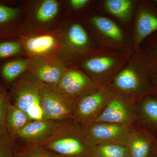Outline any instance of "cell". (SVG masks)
<instances>
[{
    "instance_id": "cell-1",
    "label": "cell",
    "mask_w": 157,
    "mask_h": 157,
    "mask_svg": "<svg viewBox=\"0 0 157 157\" xmlns=\"http://www.w3.org/2000/svg\"><path fill=\"white\" fill-rule=\"evenodd\" d=\"M154 59L142 50L136 51L107 83L113 93L137 103L154 94L153 71Z\"/></svg>"
},
{
    "instance_id": "cell-2",
    "label": "cell",
    "mask_w": 157,
    "mask_h": 157,
    "mask_svg": "<svg viewBox=\"0 0 157 157\" xmlns=\"http://www.w3.org/2000/svg\"><path fill=\"white\" fill-rule=\"evenodd\" d=\"M122 52L99 53L85 61L82 67L92 79L99 84H107L130 58Z\"/></svg>"
},
{
    "instance_id": "cell-3",
    "label": "cell",
    "mask_w": 157,
    "mask_h": 157,
    "mask_svg": "<svg viewBox=\"0 0 157 157\" xmlns=\"http://www.w3.org/2000/svg\"><path fill=\"white\" fill-rule=\"evenodd\" d=\"M113 93L107 84H101L95 90L74 102L73 114L85 126L94 122L101 114Z\"/></svg>"
},
{
    "instance_id": "cell-4",
    "label": "cell",
    "mask_w": 157,
    "mask_h": 157,
    "mask_svg": "<svg viewBox=\"0 0 157 157\" xmlns=\"http://www.w3.org/2000/svg\"><path fill=\"white\" fill-rule=\"evenodd\" d=\"M137 103L113 94L94 122L108 123L132 127L136 124Z\"/></svg>"
},
{
    "instance_id": "cell-5",
    "label": "cell",
    "mask_w": 157,
    "mask_h": 157,
    "mask_svg": "<svg viewBox=\"0 0 157 157\" xmlns=\"http://www.w3.org/2000/svg\"><path fill=\"white\" fill-rule=\"evenodd\" d=\"M131 127L108 123L93 122L84 130L94 145L117 144L126 146Z\"/></svg>"
},
{
    "instance_id": "cell-6",
    "label": "cell",
    "mask_w": 157,
    "mask_h": 157,
    "mask_svg": "<svg viewBox=\"0 0 157 157\" xmlns=\"http://www.w3.org/2000/svg\"><path fill=\"white\" fill-rule=\"evenodd\" d=\"M95 145L84 129L74 130L68 135L54 140L48 148L63 155L78 157L87 154L90 156Z\"/></svg>"
},
{
    "instance_id": "cell-7",
    "label": "cell",
    "mask_w": 157,
    "mask_h": 157,
    "mask_svg": "<svg viewBox=\"0 0 157 157\" xmlns=\"http://www.w3.org/2000/svg\"><path fill=\"white\" fill-rule=\"evenodd\" d=\"M134 32V47L140 50V45L147 38L157 33V5L154 2H141L138 7Z\"/></svg>"
},
{
    "instance_id": "cell-8",
    "label": "cell",
    "mask_w": 157,
    "mask_h": 157,
    "mask_svg": "<svg viewBox=\"0 0 157 157\" xmlns=\"http://www.w3.org/2000/svg\"><path fill=\"white\" fill-rule=\"evenodd\" d=\"M40 103L46 119H63L73 114L74 101L48 88H40Z\"/></svg>"
},
{
    "instance_id": "cell-9",
    "label": "cell",
    "mask_w": 157,
    "mask_h": 157,
    "mask_svg": "<svg viewBox=\"0 0 157 157\" xmlns=\"http://www.w3.org/2000/svg\"><path fill=\"white\" fill-rule=\"evenodd\" d=\"M100 85L80 71L72 70L64 74L59 87L63 95L73 101V98H79L97 89Z\"/></svg>"
},
{
    "instance_id": "cell-10",
    "label": "cell",
    "mask_w": 157,
    "mask_h": 157,
    "mask_svg": "<svg viewBox=\"0 0 157 157\" xmlns=\"http://www.w3.org/2000/svg\"><path fill=\"white\" fill-rule=\"evenodd\" d=\"M136 124L157 139V97L149 95L141 98L136 104Z\"/></svg>"
},
{
    "instance_id": "cell-11",
    "label": "cell",
    "mask_w": 157,
    "mask_h": 157,
    "mask_svg": "<svg viewBox=\"0 0 157 157\" xmlns=\"http://www.w3.org/2000/svg\"><path fill=\"white\" fill-rule=\"evenodd\" d=\"M98 36L105 44L117 48L122 47L125 38L123 31L112 20L101 16H94L91 19Z\"/></svg>"
},
{
    "instance_id": "cell-12",
    "label": "cell",
    "mask_w": 157,
    "mask_h": 157,
    "mask_svg": "<svg viewBox=\"0 0 157 157\" xmlns=\"http://www.w3.org/2000/svg\"><path fill=\"white\" fill-rule=\"evenodd\" d=\"M154 140L143 129L131 127L126 144L130 157H148Z\"/></svg>"
},
{
    "instance_id": "cell-13",
    "label": "cell",
    "mask_w": 157,
    "mask_h": 157,
    "mask_svg": "<svg viewBox=\"0 0 157 157\" xmlns=\"http://www.w3.org/2000/svg\"><path fill=\"white\" fill-rule=\"evenodd\" d=\"M56 39L49 35L31 37L25 42L26 48L31 54L42 55L52 50L56 45Z\"/></svg>"
},
{
    "instance_id": "cell-14",
    "label": "cell",
    "mask_w": 157,
    "mask_h": 157,
    "mask_svg": "<svg viewBox=\"0 0 157 157\" xmlns=\"http://www.w3.org/2000/svg\"><path fill=\"white\" fill-rule=\"evenodd\" d=\"M40 101V89L27 85L17 91L15 99V106L26 113L28 109Z\"/></svg>"
},
{
    "instance_id": "cell-15",
    "label": "cell",
    "mask_w": 157,
    "mask_h": 157,
    "mask_svg": "<svg viewBox=\"0 0 157 157\" xmlns=\"http://www.w3.org/2000/svg\"><path fill=\"white\" fill-rule=\"evenodd\" d=\"M67 40L71 48L76 51L84 50L88 48L90 40L84 28L78 23H74L68 29Z\"/></svg>"
},
{
    "instance_id": "cell-16",
    "label": "cell",
    "mask_w": 157,
    "mask_h": 157,
    "mask_svg": "<svg viewBox=\"0 0 157 157\" xmlns=\"http://www.w3.org/2000/svg\"><path fill=\"white\" fill-rule=\"evenodd\" d=\"M133 6L131 0H107L104 5L109 13L125 22L131 18Z\"/></svg>"
},
{
    "instance_id": "cell-17",
    "label": "cell",
    "mask_w": 157,
    "mask_h": 157,
    "mask_svg": "<svg viewBox=\"0 0 157 157\" xmlns=\"http://www.w3.org/2000/svg\"><path fill=\"white\" fill-rule=\"evenodd\" d=\"M66 72L60 67L50 64H44L37 68L36 75L44 82L49 84L59 83Z\"/></svg>"
},
{
    "instance_id": "cell-18",
    "label": "cell",
    "mask_w": 157,
    "mask_h": 157,
    "mask_svg": "<svg viewBox=\"0 0 157 157\" xmlns=\"http://www.w3.org/2000/svg\"><path fill=\"white\" fill-rule=\"evenodd\" d=\"M90 157H130L126 146L117 144L95 145Z\"/></svg>"
},
{
    "instance_id": "cell-19",
    "label": "cell",
    "mask_w": 157,
    "mask_h": 157,
    "mask_svg": "<svg viewBox=\"0 0 157 157\" xmlns=\"http://www.w3.org/2000/svg\"><path fill=\"white\" fill-rule=\"evenodd\" d=\"M50 124L43 121L29 123L18 132L20 137L25 139H35L45 135L50 129Z\"/></svg>"
},
{
    "instance_id": "cell-20",
    "label": "cell",
    "mask_w": 157,
    "mask_h": 157,
    "mask_svg": "<svg viewBox=\"0 0 157 157\" xmlns=\"http://www.w3.org/2000/svg\"><path fill=\"white\" fill-rule=\"evenodd\" d=\"M26 113L16 106L8 107L7 119L9 127L14 132H18L29 123V119Z\"/></svg>"
},
{
    "instance_id": "cell-21",
    "label": "cell",
    "mask_w": 157,
    "mask_h": 157,
    "mask_svg": "<svg viewBox=\"0 0 157 157\" xmlns=\"http://www.w3.org/2000/svg\"><path fill=\"white\" fill-rule=\"evenodd\" d=\"M58 11L59 4L57 1L46 0L39 6L36 13V18L40 22H47L55 17Z\"/></svg>"
},
{
    "instance_id": "cell-22",
    "label": "cell",
    "mask_w": 157,
    "mask_h": 157,
    "mask_svg": "<svg viewBox=\"0 0 157 157\" xmlns=\"http://www.w3.org/2000/svg\"><path fill=\"white\" fill-rule=\"evenodd\" d=\"M28 63L25 60H15L6 63L3 67L2 74L8 81H12L17 78L27 69Z\"/></svg>"
},
{
    "instance_id": "cell-23",
    "label": "cell",
    "mask_w": 157,
    "mask_h": 157,
    "mask_svg": "<svg viewBox=\"0 0 157 157\" xmlns=\"http://www.w3.org/2000/svg\"><path fill=\"white\" fill-rule=\"evenodd\" d=\"M21 46L19 43L6 42L0 43V58H6L19 52Z\"/></svg>"
},
{
    "instance_id": "cell-24",
    "label": "cell",
    "mask_w": 157,
    "mask_h": 157,
    "mask_svg": "<svg viewBox=\"0 0 157 157\" xmlns=\"http://www.w3.org/2000/svg\"><path fill=\"white\" fill-rule=\"evenodd\" d=\"M142 44L144 45L142 50L157 60V33L147 38Z\"/></svg>"
},
{
    "instance_id": "cell-25",
    "label": "cell",
    "mask_w": 157,
    "mask_h": 157,
    "mask_svg": "<svg viewBox=\"0 0 157 157\" xmlns=\"http://www.w3.org/2000/svg\"><path fill=\"white\" fill-rule=\"evenodd\" d=\"M18 9L0 5V24L5 23L17 16Z\"/></svg>"
},
{
    "instance_id": "cell-26",
    "label": "cell",
    "mask_w": 157,
    "mask_h": 157,
    "mask_svg": "<svg viewBox=\"0 0 157 157\" xmlns=\"http://www.w3.org/2000/svg\"><path fill=\"white\" fill-rule=\"evenodd\" d=\"M29 118L35 121L43 120L44 117V112L40 102H37L31 107L26 113Z\"/></svg>"
},
{
    "instance_id": "cell-27",
    "label": "cell",
    "mask_w": 157,
    "mask_h": 157,
    "mask_svg": "<svg viewBox=\"0 0 157 157\" xmlns=\"http://www.w3.org/2000/svg\"><path fill=\"white\" fill-rule=\"evenodd\" d=\"M8 108H6V103L2 94L0 93V134L5 128L6 117Z\"/></svg>"
},
{
    "instance_id": "cell-28",
    "label": "cell",
    "mask_w": 157,
    "mask_h": 157,
    "mask_svg": "<svg viewBox=\"0 0 157 157\" xmlns=\"http://www.w3.org/2000/svg\"><path fill=\"white\" fill-rule=\"evenodd\" d=\"M89 2L88 0H71L70 3L73 9L78 10L85 7Z\"/></svg>"
},
{
    "instance_id": "cell-29",
    "label": "cell",
    "mask_w": 157,
    "mask_h": 157,
    "mask_svg": "<svg viewBox=\"0 0 157 157\" xmlns=\"http://www.w3.org/2000/svg\"><path fill=\"white\" fill-rule=\"evenodd\" d=\"M154 59L153 71V83L154 91V95L157 97V60L155 59Z\"/></svg>"
},
{
    "instance_id": "cell-30",
    "label": "cell",
    "mask_w": 157,
    "mask_h": 157,
    "mask_svg": "<svg viewBox=\"0 0 157 157\" xmlns=\"http://www.w3.org/2000/svg\"><path fill=\"white\" fill-rule=\"evenodd\" d=\"M0 157H11L10 151L5 147L0 146Z\"/></svg>"
},
{
    "instance_id": "cell-31",
    "label": "cell",
    "mask_w": 157,
    "mask_h": 157,
    "mask_svg": "<svg viewBox=\"0 0 157 157\" xmlns=\"http://www.w3.org/2000/svg\"><path fill=\"white\" fill-rule=\"evenodd\" d=\"M150 155H152V157H157V139L154 140Z\"/></svg>"
},
{
    "instance_id": "cell-32",
    "label": "cell",
    "mask_w": 157,
    "mask_h": 157,
    "mask_svg": "<svg viewBox=\"0 0 157 157\" xmlns=\"http://www.w3.org/2000/svg\"><path fill=\"white\" fill-rule=\"evenodd\" d=\"M25 157H52L48 155H45L44 154H38L29 155L28 156Z\"/></svg>"
},
{
    "instance_id": "cell-33",
    "label": "cell",
    "mask_w": 157,
    "mask_h": 157,
    "mask_svg": "<svg viewBox=\"0 0 157 157\" xmlns=\"http://www.w3.org/2000/svg\"><path fill=\"white\" fill-rule=\"evenodd\" d=\"M154 2L155 3V4L157 5V0H156V1H155Z\"/></svg>"
}]
</instances>
